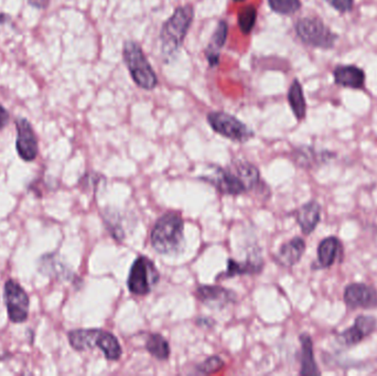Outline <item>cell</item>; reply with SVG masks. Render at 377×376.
I'll list each match as a JSON object with an SVG mask.
<instances>
[{
  "instance_id": "cell-10",
  "label": "cell",
  "mask_w": 377,
  "mask_h": 376,
  "mask_svg": "<svg viewBox=\"0 0 377 376\" xmlns=\"http://www.w3.org/2000/svg\"><path fill=\"white\" fill-rule=\"evenodd\" d=\"M16 151L20 159L26 163H32L39 155V141L31 123L24 117H17L15 119Z\"/></svg>"
},
{
  "instance_id": "cell-1",
  "label": "cell",
  "mask_w": 377,
  "mask_h": 376,
  "mask_svg": "<svg viewBox=\"0 0 377 376\" xmlns=\"http://www.w3.org/2000/svg\"><path fill=\"white\" fill-rule=\"evenodd\" d=\"M193 19V6L184 5L174 10L171 17L162 24L159 34L160 50L166 60L176 56L181 49Z\"/></svg>"
},
{
  "instance_id": "cell-18",
  "label": "cell",
  "mask_w": 377,
  "mask_h": 376,
  "mask_svg": "<svg viewBox=\"0 0 377 376\" xmlns=\"http://www.w3.org/2000/svg\"><path fill=\"white\" fill-rule=\"evenodd\" d=\"M320 216H321V208H320L319 203L316 201H310L303 204L298 210L296 218H297L298 224L303 230V233L309 235L319 224Z\"/></svg>"
},
{
  "instance_id": "cell-26",
  "label": "cell",
  "mask_w": 377,
  "mask_h": 376,
  "mask_svg": "<svg viewBox=\"0 0 377 376\" xmlns=\"http://www.w3.org/2000/svg\"><path fill=\"white\" fill-rule=\"evenodd\" d=\"M257 21V9L254 6H245L237 14V24L245 36L251 34Z\"/></svg>"
},
{
  "instance_id": "cell-25",
  "label": "cell",
  "mask_w": 377,
  "mask_h": 376,
  "mask_svg": "<svg viewBox=\"0 0 377 376\" xmlns=\"http://www.w3.org/2000/svg\"><path fill=\"white\" fill-rule=\"evenodd\" d=\"M232 167L236 170V173L242 178L248 191L259 185L261 175H259L258 169L254 165L246 163V161H237Z\"/></svg>"
},
{
  "instance_id": "cell-6",
  "label": "cell",
  "mask_w": 377,
  "mask_h": 376,
  "mask_svg": "<svg viewBox=\"0 0 377 376\" xmlns=\"http://www.w3.org/2000/svg\"><path fill=\"white\" fill-rule=\"evenodd\" d=\"M295 28L299 39L308 46L331 49L338 40V36L326 27L319 18H303L298 20Z\"/></svg>"
},
{
  "instance_id": "cell-15",
  "label": "cell",
  "mask_w": 377,
  "mask_h": 376,
  "mask_svg": "<svg viewBox=\"0 0 377 376\" xmlns=\"http://www.w3.org/2000/svg\"><path fill=\"white\" fill-rule=\"evenodd\" d=\"M228 34V22L225 21V20H221V21H218V27L213 32L212 38H211L206 51H204L208 66L211 68H216L220 63L221 52H222V49L224 48L225 44H226Z\"/></svg>"
},
{
  "instance_id": "cell-17",
  "label": "cell",
  "mask_w": 377,
  "mask_h": 376,
  "mask_svg": "<svg viewBox=\"0 0 377 376\" xmlns=\"http://www.w3.org/2000/svg\"><path fill=\"white\" fill-rule=\"evenodd\" d=\"M306 250V242L301 238H295L281 246L276 256V262L283 267H293L300 262Z\"/></svg>"
},
{
  "instance_id": "cell-2",
  "label": "cell",
  "mask_w": 377,
  "mask_h": 376,
  "mask_svg": "<svg viewBox=\"0 0 377 376\" xmlns=\"http://www.w3.org/2000/svg\"><path fill=\"white\" fill-rule=\"evenodd\" d=\"M150 240L160 254L179 252L184 240V218L177 212L164 214L154 225Z\"/></svg>"
},
{
  "instance_id": "cell-5",
  "label": "cell",
  "mask_w": 377,
  "mask_h": 376,
  "mask_svg": "<svg viewBox=\"0 0 377 376\" xmlns=\"http://www.w3.org/2000/svg\"><path fill=\"white\" fill-rule=\"evenodd\" d=\"M159 279L160 274L155 263L147 256H139L131 266L127 285L131 294L146 296L153 290Z\"/></svg>"
},
{
  "instance_id": "cell-3",
  "label": "cell",
  "mask_w": 377,
  "mask_h": 376,
  "mask_svg": "<svg viewBox=\"0 0 377 376\" xmlns=\"http://www.w3.org/2000/svg\"><path fill=\"white\" fill-rule=\"evenodd\" d=\"M69 343L75 351L99 347L109 361H117L123 355L121 343L113 333L101 329H75L68 332Z\"/></svg>"
},
{
  "instance_id": "cell-13",
  "label": "cell",
  "mask_w": 377,
  "mask_h": 376,
  "mask_svg": "<svg viewBox=\"0 0 377 376\" xmlns=\"http://www.w3.org/2000/svg\"><path fill=\"white\" fill-rule=\"evenodd\" d=\"M377 320L372 315H360L353 327H348L340 335V342L346 347H353L370 337L376 329Z\"/></svg>"
},
{
  "instance_id": "cell-7",
  "label": "cell",
  "mask_w": 377,
  "mask_h": 376,
  "mask_svg": "<svg viewBox=\"0 0 377 376\" xmlns=\"http://www.w3.org/2000/svg\"><path fill=\"white\" fill-rule=\"evenodd\" d=\"M208 123L221 136L237 143H246L254 137V131L240 119L225 112L208 113Z\"/></svg>"
},
{
  "instance_id": "cell-19",
  "label": "cell",
  "mask_w": 377,
  "mask_h": 376,
  "mask_svg": "<svg viewBox=\"0 0 377 376\" xmlns=\"http://www.w3.org/2000/svg\"><path fill=\"white\" fill-rule=\"evenodd\" d=\"M301 345V370L300 375H320L319 369L314 360L312 339L307 333L300 335Z\"/></svg>"
},
{
  "instance_id": "cell-9",
  "label": "cell",
  "mask_w": 377,
  "mask_h": 376,
  "mask_svg": "<svg viewBox=\"0 0 377 376\" xmlns=\"http://www.w3.org/2000/svg\"><path fill=\"white\" fill-rule=\"evenodd\" d=\"M202 179L211 183L213 187H216L221 193L228 195H238L248 191L242 178L232 166L228 169H223L216 166L212 167L211 171H208Z\"/></svg>"
},
{
  "instance_id": "cell-16",
  "label": "cell",
  "mask_w": 377,
  "mask_h": 376,
  "mask_svg": "<svg viewBox=\"0 0 377 376\" xmlns=\"http://www.w3.org/2000/svg\"><path fill=\"white\" fill-rule=\"evenodd\" d=\"M334 82L343 88L361 90L366 82V73L356 66H338L333 71Z\"/></svg>"
},
{
  "instance_id": "cell-11",
  "label": "cell",
  "mask_w": 377,
  "mask_h": 376,
  "mask_svg": "<svg viewBox=\"0 0 377 376\" xmlns=\"http://www.w3.org/2000/svg\"><path fill=\"white\" fill-rule=\"evenodd\" d=\"M344 301L352 309L377 307V291L366 284H351L344 290Z\"/></svg>"
},
{
  "instance_id": "cell-30",
  "label": "cell",
  "mask_w": 377,
  "mask_h": 376,
  "mask_svg": "<svg viewBox=\"0 0 377 376\" xmlns=\"http://www.w3.org/2000/svg\"><path fill=\"white\" fill-rule=\"evenodd\" d=\"M10 121V113L8 109L0 103V131L8 126Z\"/></svg>"
},
{
  "instance_id": "cell-20",
  "label": "cell",
  "mask_w": 377,
  "mask_h": 376,
  "mask_svg": "<svg viewBox=\"0 0 377 376\" xmlns=\"http://www.w3.org/2000/svg\"><path fill=\"white\" fill-rule=\"evenodd\" d=\"M341 243L334 236L324 238L318 248V263L322 268H329L341 252Z\"/></svg>"
},
{
  "instance_id": "cell-22",
  "label": "cell",
  "mask_w": 377,
  "mask_h": 376,
  "mask_svg": "<svg viewBox=\"0 0 377 376\" xmlns=\"http://www.w3.org/2000/svg\"><path fill=\"white\" fill-rule=\"evenodd\" d=\"M293 161L298 166L303 168H311L318 163H323L329 158L333 157L329 153H316L313 149L309 147H301L293 151Z\"/></svg>"
},
{
  "instance_id": "cell-4",
  "label": "cell",
  "mask_w": 377,
  "mask_h": 376,
  "mask_svg": "<svg viewBox=\"0 0 377 376\" xmlns=\"http://www.w3.org/2000/svg\"><path fill=\"white\" fill-rule=\"evenodd\" d=\"M123 59L138 88L146 91H153L157 88V74L137 42L131 40L124 42Z\"/></svg>"
},
{
  "instance_id": "cell-21",
  "label": "cell",
  "mask_w": 377,
  "mask_h": 376,
  "mask_svg": "<svg viewBox=\"0 0 377 376\" xmlns=\"http://www.w3.org/2000/svg\"><path fill=\"white\" fill-rule=\"evenodd\" d=\"M288 103L291 105V111L295 114L296 118L298 121H303L307 113V104H306L303 86L297 78L293 80L288 91Z\"/></svg>"
},
{
  "instance_id": "cell-28",
  "label": "cell",
  "mask_w": 377,
  "mask_h": 376,
  "mask_svg": "<svg viewBox=\"0 0 377 376\" xmlns=\"http://www.w3.org/2000/svg\"><path fill=\"white\" fill-rule=\"evenodd\" d=\"M224 367V361L220 357H211L203 363L196 367V371L201 374H213Z\"/></svg>"
},
{
  "instance_id": "cell-23",
  "label": "cell",
  "mask_w": 377,
  "mask_h": 376,
  "mask_svg": "<svg viewBox=\"0 0 377 376\" xmlns=\"http://www.w3.org/2000/svg\"><path fill=\"white\" fill-rule=\"evenodd\" d=\"M263 268L261 260H247L244 263H238L234 260H228V270L224 277H235L238 275L257 274Z\"/></svg>"
},
{
  "instance_id": "cell-14",
  "label": "cell",
  "mask_w": 377,
  "mask_h": 376,
  "mask_svg": "<svg viewBox=\"0 0 377 376\" xmlns=\"http://www.w3.org/2000/svg\"><path fill=\"white\" fill-rule=\"evenodd\" d=\"M38 268L44 276L58 278L64 282H70L75 277L74 273L64 263L61 262L60 256L54 253L41 256L38 263Z\"/></svg>"
},
{
  "instance_id": "cell-29",
  "label": "cell",
  "mask_w": 377,
  "mask_h": 376,
  "mask_svg": "<svg viewBox=\"0 0 377 376\" xmlns=\"http://www.w3.org/2000/svg\"><path fill=\"white\" fill-rule=\"evenodd\" d=\"M338 11L348 12L353 7L354 0H326Z\"/></svg>"
},
{
  "instance_id": "cell-31",
  "label": "cell",
  "mask_w": 377,
  "mask_h": 376,
  "mask_svg": "<svg viewBox=\"0 0 377 376\" xmlns=\"http://www.w3.org/2000/svg\"><path fill=\"white\" fill-rule=\"evenodd\" d=\"M50 1L51 0H28V4L36 9L46 10L50 6Z\"/></svg>"
},
{
  "instance_id": "cell-24",
  "label": "cell",
  "mask_w": 377,
  "mask_h": 376,
  "mask_svg": "<svg viewBox=\"0 0 377 376\" xmlns=\"http://www.w3.org/2000/svg\"><path fill=\"white\" fill-rule=\"evenodd\" d=\"M146 349L150 355L155 357L156 359L160 360V361L169 359V343L161 335H158V333L150 335L147 342H146Z\"/></svg>"
},
{
  "instance_id": "cell-33",
  "label": "cell",
  "mask_w": 377,
  "mask_h": 376,
  "mask_svg": "<svg viewBox=\"0 0 377 376\" xmlns=\"http://www.w3.org/2000/svg\"><path fill=\"white\" fill-rule=\"evenodd\" d=\"M233 1H234V3H244V1H246V0H233Z\"/></svg>"
},
{
  "instance_id": "cell-12",
  "label": "cell",
  "mask_w": 377,
  "mask_h": 376,
  "mask_svg": "<svg viewBox=\"0 0 377 376\" xmlns=\"http://www.w3.org/2000/svg\"><path fill=\"white\" fill-rule=\"evenodd\" d=\"M196 296L204 305L213 309H223L236 300V294L221 286L202 285L196 288Z\"/></svg>"
},
{
  "instance_id": "cell-27",
  "label": "cell",
  "mask_w": 377,
  "mask_h": 376,
  "mask_svg": "<svg viewBox=\"0 0 377 376\" xmlns=\"http://www.w3.org/2000/svg\"><path fill=\"white\" fill-rule=\"evenodd\" d=\"M271 9L279 15H293L301 8L300 0H268Z\"/></svg>"
},
{
  "instance_id": "cell-8",
  "label": "cell",
  "mask_w": 377,
  "mask_h": 376,
  "mask_svg": "<svg viewBox=\"0 0 377 376\" xmlns=\"http://www.w3.org/2000/svg\"><path fill=\"white\" fill-rule=\"evenodd\" d=\"M4 300L8 318L12 323H24L29 317L30 298L27 291L14 279L6 280L4 286Z\"/></svg>"
},
{
  "instance_id": "cell-32",
  "label": "cell",
  "mask_w": 377,
  "mask_h": 376,
  "mask_svg": "<svg viewBox=\"0 0 377 376\" xmlns=\"http://www.w3.org/2000/svg\"><path fill=\"white\" fill-rule=\"evenodd\" d=\"M11 20V17L6 12H0V24H6Z\"/></svg>"
}]
</instances>
